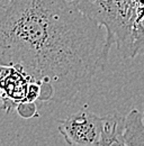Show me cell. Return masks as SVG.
Returning a JSON list of instances; mask_svg holds the SVG:
<instances>
[{
    "mask_svg": "<svg viewBox=\"0 0 144 146\" xmlns=\"http://www.w3.org/2000/svg\"><path fill=\"white\" fill-rule=\"evenodd\" d=\"M59 131L71 146H100L101 117L82 109L60 121Z\"/></svg>",
    "mask_w": 144,
    "mask_h": 146,
    "instance_id": "7a4b0ae2",
    "label": "cell"
},
{
    "mask_svg": "<svg viewBox=\"0 0 144 146\" xmlns=\"http://www.w3.org/2000/svg\"><path fill=\"white\" fill-rule=\"evenodd\" d=\"M139 5H141V6H144V0H139Z\"/></svg>",
    "mask_w": 144,
    "mask_h": 146,
    "instance_id": "ba28073f",
    "label": "cell"
},
{
    "mask_svg": "<svg viewBox=\"0 0 144 146\" xmlns=\"http://www.w3.org/2000/svg\"><path fill=\"white\" fill-rule=\"evenodd\" d=\"M124 120L117 113H109L101 117V141L100 146L125 145Z\"/></svg>",
    "mask_w": 144,
    "mask_h": 146,
    "instance_id": "277c9868",
    "label": "cell"
},
{
    "mask_svg": "<svg viewBox=\"0 0 144 146\" xmlns=\"http://www.w3.org/2000/svg\"><path fill=\"white\" fill-rule=\"evenodd\" d=\"M32 81V78L21 69L16 66L1 65V89L3 100L2 106L8 104L6 109L10 111L13 106L24 101L26 99L28 87Z\"/></svg>",
    "mask_w": 144,
    "mask_h": 146,
    "instance_id": "3957f363",
    "label": "cell"
},
{
    "mask_svg": "<svg viewBox=\"0 0 144 146\" xmlns=\"http://www.w3.org/2000/svg\"><path fill=\"white\" fill-rule=\"evenodd\" d=\"M144 54V6L139 5L132 29L129 57Z\"/></svg>",
    "mask_w": 144,
    "mask_h": 146,
    "instance_id": "8992f818",
    "label": "cell"
},
{
    "mask_svg": "<svg viewBox=\"0 0 144 146\" xmlns=\"http://www.w3.org/2000/svg\"><path fill=\"white\" fill-rule=\"evenodd\" d=\"M124 142L127 146H144V116L137 109L131 110L124 118Z\"/></svg>",
    "mask_w": 144,
    "mask_h": 146,
    "instance_id": "5b68a950",
    "label": "cell"
},
{
    "mask_svg": "<svg viewBox=\"0 0 144 146\" xmlns=\"http://www.w3.org/2000/svg\"><path fill=\"white\" fill-rule=\"evenodd\" d=\"M18 113L24 118H32L37 116L36 105L34 101H21L17 106Z\"/></svg>",
    "mask_w": 144,
    "mask_h": 146,
    "instance_id": "52a82bcc",
    "label": "cell"
},
{
    "mask_svg": "<svg viewBox=\"0 0 144 146\" xmlns=\"http://www.w3.org/2000/svg\"><path fill=\"white\" fill-rule=\"evenodd\" d=\"M104 26L73 0H0V63L41 86V101L69 102L107 63Z\"/></svg>",
    "mask_w": 144,
    "mask_h": 146,
    "instance_id": "6da1fadb",
    "label": "cell"
}]
</instances>
